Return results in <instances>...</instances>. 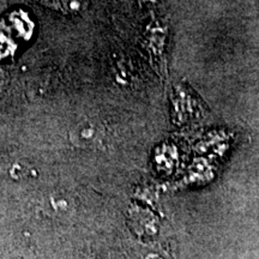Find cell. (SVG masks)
<instances>
[{"label": "cell", "mask_w": 259, "mask_h": 259, "mask_svg": "<svg viewBox=\"0 0 259 259\" xmlns=\"http://www.w3.org/2000/svg\"><path fill=\"white\" fill-rule=\"evenodd\" d=\"M102 130L101 126L96 124L95 121H82L76 126L71 132V139L73 143L80 145V147H87V145H93L95 142L101 139Z\"/></svg>", "instance_id": "obj_1"}]
</instances>
